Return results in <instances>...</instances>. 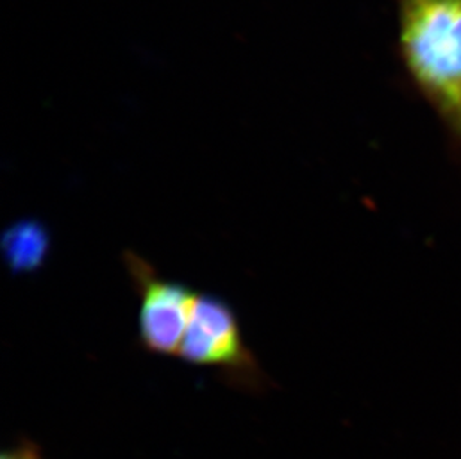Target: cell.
<instances>
[{
	"label": "cell",
	"mask_w": 461,
	"mask_h": 459,
	"mask_svg": "<svg viewBox=\"0 0 461 459\" xmlns=\"http://www.w3.org/2000/svg\"><path fill=\"white\" fill-rule=\"evenodd\" d=\"M399 51L420 94L461 142V0H396Z\"/></svg>",
	"instance_id": "cell-1"
},
{
	"label": "cell",
	"mask_w": 461,
	"mask_h": 459,
	"mask_svg": "<svg viewBox=\"0 0 461 459\" xmlns=\"http://www.w3.org/2000/svg\"><path fill=\"white\" fill-rule=\"evenodd\" d=\"M178 358L213 368L227 385L238 390L263 392L270 386L269 377L245 343L238 315L217 295L197 297Z\"/></svg>",
	"instance_id": "cell-2"
},
{
	"label": "cell",
	"mask_w": 461,
	"mask_h": 459,
	"mask_svg": "<svg viewBox=\"0 0 461 459\" xmlns=\"http://www.w3.org/2000/svg\"><path fill=\"white\" fill-rule=\"evenodd\" d=\"M122 261L140 297L138 333L145 351L178 356L199 292L183 282L166 279L149 260L126 251Z\"/></svg>",
	"instance_id": "cell-3"
},
{
	"label": "cell",
	"mask_w": 461,
	"mask_h": 459,
	"mask_svg": "<svg viewBox=\"0 0 461 459\" xmlns=\"http://www.w3.org/2000/svg\"><path fill=\"white\" fill-rule=\"evenodd\" d=\"M0 249L13 274H32L47 263L51 236L42 222L20 220L5 230Z\"/></svg>",
	"instance_id": "cell-4"
},
{
	"label": "cell",
	"mask_w": 461,
	"mask_h": 459,
	"mask_svg": "<svg viewBox=\"0 0 461 459\" xmlns=\"http://www.w3.org/2000/svg\"><path fill=\"white\" fill-rule=\"evenodd\" d=\"M2 459H44L41 455L40 449L32 443H22L20 446L14 447L11 451L5 452Z\"/></svg>",
	"instance_id": "cell-5"
}]
</instances>
